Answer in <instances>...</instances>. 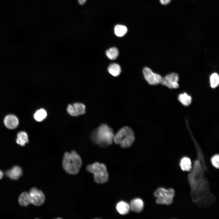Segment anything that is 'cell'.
Wrapping results in <instances>:
<instances>
[{"instance_id":"4fadbf2b","label":"cell","mask_w":219,"mask_h":219,"mask_svg":"<svg viewBox=\"0 0 219 219\" xmlns=\"http://www.w3.org/2000/svg\"><path fill=\"white\" fill-rule=\"evenodd\" d=\"M22 174V171L21 169L17 166H14L6 172V175L13 180L17 179L21 176Z\"/></svg>"},{"instance_id":"5b68a950","label":"cell","mask_w":219,"mask_h":219,"mask_svg":"<svg viewBox=\"0 0 219 219\" xmlns=\"http://www.w3.org/2000/svg\"><path fill=\"white\" fill-rule=\"evenodd\" d=\"M86 170L92 173L95 182L97 183L103 184L108 180L109 174L106 165L104 164L95 162L87 165Z\"/></svg>"},{"instance_id":"277c9868","label":"cell","mask_w":219,"mask_h":219,"mask_svg":"<svg viewBox=\"0 0 219 219\" xmlns=\"http://www.w3.org/2000/svg\"><path fill=\"white\" fill-rule=\"evenodd\" d=\"M135 139L133 130L129 126H126L121 127L114 133L113 142L121 148H125L131 147Z\"/></svg>"},{"instance_id":"ba28073f","label":"cell","mask_w":219,"mask_h":219,"mask_svg":"<svg viewBox=\"0 0 219 219\" xmlns=\"http://www.w3.org/2000/svg\"><path fill=\"white\" fill-rule=\"evenodd\" d=\"M179 76L178 74L175 73H172L162 77L160 83L171 89L178 88L179 85L178 83Z\"/></svg>"},{"instance_id":"484cf974","label":"cell","mask_w":219,"mask_h":219,"mask_svg":"<svg viewBox=\"0 0 219 219\" xmlns=\"http://www.w3.org/2000/svg\"><path fill=\"white\" fill-rule=\"evenodd\" d=\"M87 0H78V2L80 4L83 5Z\"/></svg>"},{"instance_id":"3957f363","label":"cell","mask_w":219,"mask_h":219,"mask_svg":"<svg viewBox=\"0 0 219 219\" xmlns=\"http://www.w3.org/2000/svg\"><path fill=\"white\" fill-rule=\"evenodd\" d=\"M82 164V160L79 155L75 151L66 152L64 155L62 166L64 170L71 175L77 174Z\"/></svg>"},{"instance_id":"d6986e66","label":"cell","mask_w":219,"mask_h":219,"mask_svg":"<svg viewBox=\"0 0 219 219\" xmlns=\"http://www.w3.org/2000/svg\"><path fill=\"white\" fill-rule=\"evenodd\" d=\"M47 113L45 110L41 109L37 110L34 115V119L37 121L40 122L46 118Z\"/></svg>"},{"instance_id":"cb8c5ba5","label":"cell","mask_w":219,"mask_h":219,"mask_svg":"<svg viewBox=\"0 0 219 219\" xmlns=\"http://www.w3.org/2000/svg\"><path fill=\"white\" fill-rule=\"evenodd\" d=\"M211 162L212 165L215 168L219 169V155L216 154L213 156L211 158Z\"/></svg>"},{"instance_id":"44dd1931","label":"cell","mask_w":219,"mask_h":219,"mask_svg":"<svg viewBox=\"0 0 219 219\" xmlns=\"http://www.w3.org/2000/svg\"><path fill=\"white\" fill-rule=\"evenodd\" d=\"M114 31V33L116 36L122 37L126 34L127 31V29L125 26L117 25L115 26Z\"/></svg>"},{"instance_id":"5bb4252c","label":"cell","mask_w":219,"mask_h":219,"mask_svg":"<svg viewBox=\"0 0 219 219\" xmlns=\"http://www.w3.org/2000/svg\"><path fill=\"white\" fill-rule=\"evenodd\" d=\"M179 166L182 171L189 172L192 166L191 159L187 157L182 158L180 161Z\"/></svg>"},{"instance_id":"52a82bcc","label":"cell","mask_w":219,"mask_h":219,"mask_svg":"<svg viewBox=\"0 0 219 219\" xmlns=\"http://www.w3.org/2000/svg\"><path fill=\"white\" fill-rule=\"evenodd\" d=\"M31 201V203L36 206L43 204L45 201V197L43 192L36 187L31 188L29 193Z\"/></svg>"},{"instance_id":"8992f818","label":"cell","mask_w":219,"mask_h":219,"mask_svg":"<svg viewBox=\"0 0 219 219\" xmlns=\"http://www.w3.org/2000/svg\"><path fill=\"white\" fill-rule=\"evenodd\" d=\"M175 195V191L173 189L162 187L157 189L154 193V196L157 198L156 202L157 204L167 205L172 203Z\"/></svg>"},{"instance_id":"4316f807","label":"cell","mask_w":219,"mask_h":219,"mask_svg":"<svg viewBox=\"0 0 219 219\" xmlns=\"http://www.w3.org/2000/svg\"><path fill=\"white\" fill-rule=\"evenodd\" d=\"M3 175V173L2 171L0 170V179H1L2 178Z\"/></svg>"},{"instance_id":"7402d4cb","label":"cell","mask_w":219,"mask_h":219,"mask_svg":"<svg viewBox=\"0 0 219 219\" xmlns=\"http://www.w3.org/2000/svg\"><path fill=\"white\" fill-rule=\"evenodd\" d=\"M178 99L183 105L187 106L189 105L191 102L192 98L186 93L180 94L178 96Z\"/></svg>"},{"instance_id":"9c48e42d","label":"cell","mask_w":219,"mask_h":219,"mask_svg":"<svg viewBox=\"0 0 219 219\" xmlns=\"http://www.w3.org/2000/svg\"><path fill=\"white\" fill-rule=\"evenodd\" d=\"M143 73L145 79L149 84L155 85L160 83L162 77L153 72L149 68L145 67L143 70Z\"/></svg>"},{"instance_id":"6da1fadb","label":"cell","mask_w":219,"mask_h":219,"mask_svg":"<svg viewBox=\"0 0 219 219\" xmlns=\"http://www.w3.org/2000/svg\"><path fill=\"white\" fill-rule=\"evenodd\" d=\"M194 162L187 177L192 201L200 207H206L214 203L216 198L210 191V183L205 176L207 168L202 156Z\"/></svg>"},{"instance_id":"ffe728a7","label":"cell","mask_w":219,"mask_h":219,"mask_svg":"<svg viewBox=\"0 0 219 219\" xmlns=\"http://www.w3.org/2000/svg\"><path fill=\"white\" fill-rule=\"evenodd\" d=\"M107 57L111 60H115L117 57L119 55V51L118 49L115 47H111L106 52Z\"/></svg>"},{"instance_id":"30bf717a","label":"cell","mask_w":219,"mask_h":219,"mask_svg":"<svg viewBox=\"0 0 219 219\" xmlns=\"http://www.w3.org/2000/svg\"><path fill=\"white\" fill-rule=\"evenodd\" d=\"M67 110L69 114L76 116L84 114L85 112V106L82 103H75L68 105Z\"/></svg>"},{"instance_id":"603a6c76","label":"cell","mask_w":219,"mask_h":219,"mask_svg":"<svg viewBox=\"0 0 219 219\" xmlns=\"http://www.w3.org/2000/svg\"><path fill=\"white\" fill-rule=\"evenodd\" d=\"M210 86L212 88L217 87L219 84V77L216 73H213L210 77Z\"/></svg>"},{"instance_id":"e0dca14e","label":"cell","mask_w":219,"mask_h":219,"mask_svg":"<svg viewBox=\"0 0 219 219\" xmlns=\"http://www.w3.org/2000/svg\"><path fill=\"white\" fill-rule=\"evenodd\" d=\"M109 72L112 75L116 77L120 75L121 72V68L118 64L113 63L110 64L108 68Z\"/></svg>"},{"instance_id":"d4e9b609","label":"cell","mask_w":219,"mask_h":219,"mask_svg":"<svg viewBox=\"0 0 219 219\" xmlns=\"http://www.w3.org/2000/svg\"><path fill=\"white\" fill-rule=\"evenodd\" d=\"M160 3L162 5H166L169 4L171 0H159Z\"/></svg>"},{"instance_id":"9a60e30c","label":"cell","mask_w":219,"mask_h":219,"mask_svg":"<svg viewBox=\"0 0 219 219\" xmlns=\"http://www.w3.org/2000/svg\"><path fill=\"white\" fill-rule=\"evenodd\" d=\"M116 208L117 212L121 215H124L127 214L130 210L129 204L122 201L119 202L117 204Z\"/></svg>"},{"instance_id":"7c38bea8","label":"cell","mask_w":219,"mask_h":219,"mask_svg":"<svg viewBox=\"0 0 219 219\" xmlns=\"http://www.w3.org/2000/svg\"><path fill=\"white\" fill-rule=\"evenodd\" d=\"M5 126L10 129H13L17 127L19 124L17 118L14 115H9L6 116L4 120Z\"/></svg>"},{"instance_id":"2e32d148","label":"cell","mask_w":219,"mask_h":219,"mask_svg":"<svg viewBox=\"0 0 219 219\" xmlns=\"http://www.w3.org/2000/svg\"><path fill=\"white\" fill-rule=\"evenodd\" d=\"M19 204L22 206H27L31 203L30 196L29 193L24 192L19 196Z\"/></svg>"},{"instance_id":"8fae6325","label":"cell","mask_w":219,"mask_h":219,"mask_svg":"<svg viewBox=\"0 0 219 219\" xmlns=\"http://www.w3.org/2000/svg\"><path fill=\"white\" fill-rule=\"evenodd\" d=\"M130 210L137 213L141 212L143 209L144 203L141 199L139 198L134 199L130 202L129 204Z\"/></svg>"},{"instance_id":"ac0fdd59","label":"cell","mask_w":219,"mask_h":219,"mask_svg":"<svg viewBox=\"0 0 219 219\" xmlns=\"http://www.w3.org/2000/svg\"><path fill=\"white\" fill-rule=\"evenodd\" d=\"M16 142L18 144L21 146H24L28 142V136L25 132H21L18 133L17 135Z\"/></svg>"},{"instance_id":"7a4b0ae2","label":"cell","mask_w":219,"mask_h":219,"mask_svg":"<svg viewBox=\"0 0 219 219\" xmlns=\"http://www.w3.org/2000/svg\"><path fill=\"white\" fill-rule=\"evenodd\" d=\"M114 134L113 129L107 124L102 123L92 132L91 138L96 144L105 148L113 143Z\"/></svg>"}]
</instances>
